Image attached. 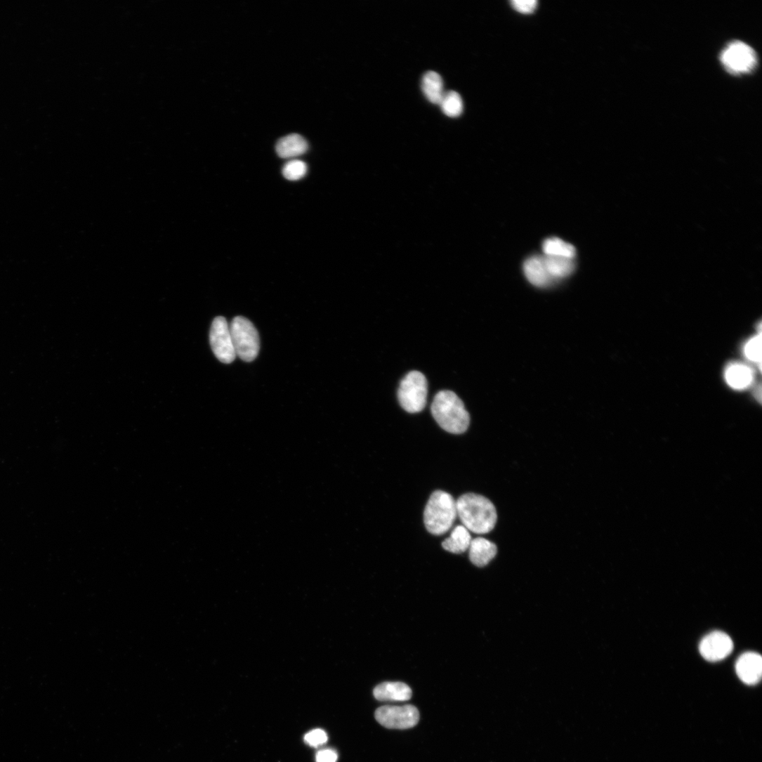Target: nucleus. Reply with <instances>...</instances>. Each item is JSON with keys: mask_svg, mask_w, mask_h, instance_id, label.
<instances>
[{"mask_svg": "<svg viewBox=\"0 0 762 762\" xmlns=\"http://www.w3.org/2000/svg\"><path fill=\"white\" fill-rule=\"evenodd\" d=\"M470 531L464 525L456 526L450 537L443 541V548L452 553H463L469 549L471 541Z\"/></svg>", "mask_w": 762, "mask_h": 762, "instance_id": "obj_15", "label": "nucleus"}, {"mask_svg": "<svg viewBox=\"0 0 762 762\" xmlns=\"http://www.w3.org/2000/svg\"><path fill=\"white\" fill-rule=\"evenodd\" d=\"M456 516V501L450 494L442 491L432 494L423 513L424 524L429 533L444 534L451 529Z\"/></svg>", "mask_w": 762, "mask_h": 762, "instance_id": "obj_3", "label": "nucleus"}, {"mask_svg": "<svg viewBox=\"0 0 762 762\" xmlns=\"http://www.w3.org/2000/svg\"><path fill=\"white\" fill-rule=\"evenodd\" d=\"M721 62L733 74L751 72L756 65V55L753 49L740 41L733 42L723 51Z\"/></svg>", "mask_w": 762, "mask_h": 762, "instance_id": "obj_7", "label": "nucleus"}, {"mask_svg": "<svg viewBox=\"0 0 762 762\" xmlns=\"http://www.w3.org/2000/svg\"><path fill=\"white\" fill-rule=\"evenodd\" d=\"M543 257L548 273L556 282L570 276L575 269L574 259L545 255Z\"/></svg>", "mask_w": 762, "mask_h": 762, "instance_id": "obj_17", "label": "nucleus"}, {"mask_svg": "<svg viewBox=\"0 0 762 762\" xmlns=\"http://www.w3.org/2000/svg\"><path fill=\"white\" fill-rule=\"evenodd\" d=\"M733 650L730 638L722 632H713L704 637L699 645L701 655L709 662H718L725 659Z\"/></svg>", "mask_w": 762, "mask_h": 762, "instance_id": "obj_9", "label": "nucleus"}, {"mask_svg": "<svg viewBox=\"0 0 762 762\" xmlns=\"http://www.w3.org/2000/svg\"><path fill=\"white\" fill-rule=\"evenodd\" d=\"M377 721L383 726L392 729H407L415 726L419 721V712L413 705L383 706L375 712Z\"/></svg>", "mask_w": 762, "mask_h": 762, "instance_id": "obj_6", "label": "nucleus"}, {"mask_svg": "<svg viewBox=\"0 0 762 762\" xmlns=\"http://www.w3.org/2000/svg\"><path fill=\"white\" fill-rule=\"evenodd\" d=\"M304 740L311 746L319 747L328 741V735L324 730L315 729L305 735Z\"/></svg>", "mask_w": 762, "mask_h": 762, "instance_id": "obj_23", "label": "nucleus"}, {"mask_svg": "<svg viewBox=\"0 0 762 762\" xmlns=\"http://www.w3.org/2000/svg\"><path fill=\"white\" fill-rule=\"evenodd\" d=\"M523 270L528 281L536 287H548L556 282L548 273L543 256H533L527 258Z\"/></svg>", "mask_w": 762, "mask_h": 762, "instance_id": "obj_11", "label": "nucleus"}, {"mask_svg": "<svg viewBox=\"0 0 762 762\" xmlns=\"http://www.w3.org/2000/svg\"><path fill=\"white\" fill-rule=\"evenodd\" d=\"M545 256L563 257L574 259L576 255L575 247L558 237L546 239L542 245Z\"/></svg>", "mask_w": 762, "mask_h": 762, "instance_id": "obj_19", "label": "nucleus"}, {"mask_svg": "<svg viewBox=\"0 0 762 762\" xmlns=\"http://www.w3.org/2000/svg\"><path fill=\"white\" fill-rule=\"evenodd\" d=\"M442 112L449 117H457L464 112V101L459 93L453 91L445 92L440 103Z\"/></svg>", "mask_w": 762, "mask_h": 762, "instance_id": "obj_20", "label": "nucleus"}, {"mask_svg": "<svg viewBox=\"0 0 762 762\" xmlns=\"http://www.w3.org/2000/svg\"><path fill=\"white\" fill-rule=\"evenodd\" d=\"M421 89L428 100L435 105L440 104L445 93L441 77L438 73L432 71H429L423 75L421 81Z\"/></svg>", "mask_w": 762, "mask_h": 762, "instance_id": "obj_16", "label": "nucleus"}, {"mask_svg": "<svg viewBox=\"0 0 762 762\" xmlns=\"http://www.w3.org/2000/svg\"><path fill=\"white\" fill-rule=\"evenodd\" d=\"M308 170V166L304 162L291 160L284 166L282 175L288 180L296 181L306 176Z\"/></svg>", "mask_w": 762, "mask_h": 762, "instance_id": "obj_21", "label": "nucleus"}, {"mask_svg": "<svg viewBox=\"0 0 762 762\" xmlns=\"http://www.w3.org/2000/svg\"><path fill=\"white\" fill-rule=\"evenodd\" d=\"M230 329L236 355L247 362L254 361L258 355L260 341L252 323L244 317H237L231 322Z\"/></svg>", "mask_w": 762, "mask_h": 762, "instance_id": "obj_4", "label": "nucleus"}, {"mask_svg": "<svg viewBox=\"0 0 762 762\" xmlns=\"http://www.w3.org/2000/svg\"><path fill=\"white\" fill-rule=\"evenodd\" d=\"M309 145L301 136L296 133L280 138L276 145L277 155L282 159H292L301 156L308 150Z\"/></svg>", "mask_w": 762, "mask_h": 762, "instance_id": "obj_13", "label": "nucleus"}, {"mask_svg": "<svg viewBox=\"0 0 762 762\" xmlns=\"http://www.w3.org/2000/svg\"><path fill=\"white\" fill-rule=\"evenodd\" d=\"M428 382L421 372H409L401 381L398 397L401 407L409 413L421 412L426 407Z\"/></svg>", "mask_w": 762, "mask_h": 762, "instance_id": "obj_5", "label": "nucleus"}, {"mask_svg": "<svg viewBox=\"0 0 762 762\" xmlns=\"http://www.w3.org/2000/svg\"><path fill=\"white\" fill-rule=\"evenodd\" d=\"M210 343L215 356L220 362L224 364H230L234 362L237 355L230 326L224 317H218L213 322L210 331Z\"/></svg>", "mask_w": 762, "mask_h": 762, "instance_id": "obj_8", "label": "nucleus"}, {"mask_svg": "<svg viewBox=\"0 0 762 762\" xmlns=\"http://www.w3.org/2000/svg\"><path fill=\"white\" fill-rule=\"evenodd\" d=\"M338 753L331 749L321 750L317 754V762H337Z\"/></svg>", "mask_w": 762, "mask_h": 762, "instance_id": "obj_25", "label": "nucleus"}, {"mask_svg": "<svg viewBox=\"0 0 762 762\" xmlns=\"http://www.w3.org/2000/svg\"><path fill=\"white\" fill-rule=\"evenodd\" d=\"M725 379L733 388L744 389L751 383L753 373L749 367L743 364H735L727 369Z\"/></svg>", "mask_w": 762, "mask_h": 762, "instance_id": "obj_18", "label": "nucleus"}, {"mask_svg": "<svg viewBox=\"0 0 762 762\" xmlns=\"http://www.w3.org/2000/svg\"><path fill=\"white\" fill-rule=\"evenodd\" d=\"M469 549L470 559L478 567L486 566L497 554V546L482 537L472 540Z\"/></svg>", "mask_w": 762, "mask_h": 762, "instance_id": "obj_14", "label": "nucleus"}, {"mask_svg": "<svg viewBox=\"0 0 762 762\" xmlns=\"http://www.w3.org/2000/svg\"><path fill=\"white\" fill-rule=\"evenodd\" d=\"M374 695L379 701L405 702L411 699L412 692L404 683L385 682L374 688Z\"/></svg>", "mask_w": 762, "mask_h": 762, "instance_id": "obj_12", "label": "nucleus"}, {"mask_svg": "<svg viewBox=\"0 0 762 762\" xmlns=\"http://www.w3.org/2000/svg\"><path fill=\"white\" fill-rule=\"evenodd\" d=\"M536 0H513L512 7L518 13L525 15L533 13L537 8Z\"/></svg>", "mask_w": 762, "mask_h": 762, "instance_id": "obj_24", "label": "nucleus"}, {"mask_svg": "<svg viewBox=\"0 0 762 762\" xmlns=\"http://www.w3.org/2000/svg\"><path fill=\"white\" fill-rule=\"evenodd\" d=\"M431 413L438 425L450 433L462 434L470 426V414L464 402L449 390L436 394L431 405Z\"/></svg>", "mask_w": 762, "mask_h": 762, "instance_id": "obj_2", "label": "nucleus"}, {"mask_svg": "<svg viewBox=\"0 0 762 762\" xmlns=\"http://www.w3.org/2000/svg\"><path fill=\"white\" fill-rule=\"evenodd\" d=\"M456 506L457 516L469 531L485 534L495 527L497 512L486 497L475 494H465L457 500Z\"/></svg>", "mask_w": 762, "mask_h": 762, "instance_id": "obj_1", "label": "nucleus"}, {"mask_svg": "<svg viewBox=\"0 0 762 762\" xmlns=\"http://www.w3.org/2000/svg\"><path fill=\"white\" fill-rule=\"evenodd\" d=\"M744 353L746 357L749 360L755 362L761 363V334L759 336L751 339L746 345L744 348Z\"/></svg>", "mask_w": 762, "mask_h": 762, "instance_id": "obj_22", "label": "nucleus"}, {"mask_svg": "<svg viewBox=\"0 0 762 762\" xmlns=\"http://www.w3.org/2000/svg\"><path fill=\"white\" fill-rule=\"evenodd\" d=\"M739 678L745 684L758 683L762 674V659L754 652H747L737 660L735 666Z\"/></svg>", "mask_w": 762, "mask_h": 762, "instance_id": "obj_10", "label": "nucleus"}]
</instances>
